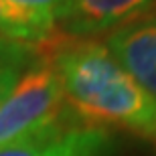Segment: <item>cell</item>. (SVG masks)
I'll return each instance as SVG.
<instances>
[{
  "label": "cell",
  "instance_id": "6da1fadb",
  "mask_svg": "<svg viewBox=\"0 0 156 156\" xmlns=\"http://www.w3.org/2000/svg\"><path fill=\"white\" fill-rule=\"evenodd\" d=\"M77 122L144 138L156 132V101L126 73L104 41L59 33L41 47Z\"/></svg>",
  "mask_w": 156,
  "mask_h": 156
},
{
  "label": "cell",
  "instance_id": "7a4b0ae2",
  "mask_svg": "<svg viewBox=\"0 0 156 156\" xmlns=\"http://www.w3.org/2000/svg\"><path fill=\"white\" fill-rule=\"evenodd\" d=\"M71 118L61 81L41 53L0 104V146L33 138Z\"/></svg>",
  "mask_w": 156,
  "mask_h": 156
},
{
  "label": "cell",
  "instance_id": "3957f363",
  "mask_svg": "<svg viewBox=\"0 0 156 156\" xmlns=\"http://www.w3.org/2000/svg\"><path fill=\"white\" fill-rule=\"evenodd\" d=\"M112 130L81 124L75 118L33 138L0 146V156H114Z\"/></svg>",
  "mask_w": 156,
  "mask_h": 156
},
{
  "label": "cell",
  "instance_id": "277c9868",
  "mask_svg": "<svg viewBox=\"0 0 156 156\" xmlns=\"http://www.w3.org/2000/svg\"><path fill=\"white\" fill-rule=\"evenodd\" d=\"M105 47L126 73L156 101V16L146 14L110 30Z\"/></svg>",
  "mask_w": 156,
  "mask_h": 156
},
{
  "label": "cell",
  "instance_id": "5b68a950",
  "mask_svg": "<svg viewBox=\"0 0 156 156\" xmlns=\"http://www.w3.org/2000/svg\"><path fill=\"white\" fill-rule=\"evenodd\" d=\"M156 0H71L69 16L61 27L63 35H108L126 23L150 14Z\"/></svg>",
  "mask_w": 156,
  "mask_h": 156
},
{
  "label": "cell",
  "instance_id": "8992f818",
  "mask_svg": "<svg viewBox=\"0 0 156 156\" xmlns=\"http://www.w3.org/2000/svg\"><path fill=\"white\" fill-rule=\"evenodd\" d=\"M55 18L0 0V39L16 41L24 45L43 47L59 35Z\"/></svg>",
  "mask_w": 156,
  "mask_h": 156
},
{
  "label": "cell",
  "instance_id": "52a82bcc",
  "mask_svg": "<svg viewBox=\"0 0 156 156\" xmlns=\"http://www.w3.org/2000/svg\"><path fill=\"white\" fill-rule=\"evenodd\" d=\"M41 55V47L0 39V69H24Z\"/></svg>",
  "mask_w": 156,
  "mask_h": 156
},
{
  "label": "cell",
  "instance_id": "ba28073f",
  "mask_svg": "<svg viewBox=\"0 0 156 156\" xmlns=\"http://www.w3.org/2000/svg\"><path fill=\"white\" fill-rule=\"evenodd\" d=\"M8 2L20 6V8H27V10H33V12L55 18L59 29L67 20L69 10H71V0H8Z\"/></svg>",
  "mask_w": 156,
  "mask_h": 156
},
{
  "label": "cell",
  "instance_id": "9c48e42d",
  "mask_svg": "<svg viewBox=\"0 0 156 156\" xmlns=\"http://www.w3.org/2000/svg\"><path fill=\"white\" fill-rule=\"evenodd\" d=\"M27 69V67H24ZM24 69H0V104L4 101V98L10 93V89L14 87V83L18 81L20 73Z\"/></svg>",
  "mask_w": 156,
  "mask_h": 156
},
{
  "label": "cell",
  "instance_id": "30bf717a",
  "mask_svg": "<svg viewBox=\"0 0 156 156\" xmlns=\"http://www.w3.org/2000/svg\"><path fill=\"white\" fill-rule=\"evenodd\" d=\"M152 142H154V144H156V132L152 134Z\"/></svg>",
  "mask_w": 156,
  "mask_h": 156
},
{
  "label": "cell",
  "instance_id": "8fae6325",
  "mask_svg": "<svg viewBox=\"0 0 156 156\" xmlns=\"http://www.w3.org/2000/svg\"><path fill=\"white\" fill-rule=\"evenodd\" d=\"M150 14H152V16H156V6H154V10H152V12H150Z\"/></svg>",
  "mask_w": 156,
  "mask_h": 156
}]
</instances>
